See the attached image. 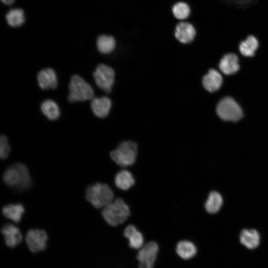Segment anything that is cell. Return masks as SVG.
Returning <instances> with one entry per match:
<instances>
[{
    "label": "cell",
    "mask_w": 268,
    "mask_h": 268,
    "mask_svg": "<svg viewBox=\"0 0 268 268\" xmlns=\"http://www.w3.org/2000/svg\"><path fill=\"white\" fill-rule=\"evenodd\" d=\"M3 180L7 186L19 191L29 189L32 185L28 169L22 163H15L8 167L4 172Z\"/></svg>",
    "instance_id": "6da1fadb"
},
{
    "label": "cell",
    "mask_w": 268,
    "mask_h": 268,
    "mask_svg": "<svg viewBox=\"0 0 268 268\" xmlns=\"http://www.w3.org/2000/svg\"><path fill=\"white\" fill-rule=\"evenodd\" d=\"M102 214L106 222L116 226L127 219L130 209L122 199L117 198L103 207Z\"/></svg>",
    "instance_id": "7a4b0ae2"
},
{
    "label": "cell",
    "mask_w": 268,
    "mask_h": 268,
    "mask_svg": "<svg viewBox=\"0 0 268 268\" xmlns=\"http://www.w3.org/2000/svg\"><path fill=\"white\" fill-rule=\"evenodd\" d=\"M85 196L93 206L99 208L113 201L114 193L107 184L98 183L87 188Z\"/></svg>",
    "instance_id": "3957f363"
},
{
    "label": "cell",
    "mask_w": 268,
    "mask_h": 268,
    "mask_svg": "<svg viewBox=\"0 0 268 268\" xmlns=\"http://www.w3.org/2000/svg\"><path fill=\"white\" fill-rule=\"evenodd\" d=\"M137 152V146L135 142L125 141L120 143L115 150L111 152L110 156L118 165L126 167L134 164Z\"/></svg>",
    "instance_id": "277c9868"
},
{
    "label": "cell",
    "mask_w": 268,
    "mask_h": 268,
    "mask_svg": "<svg viewBox=\"0 0 268 268\" xmlns=\"http://www.w3.org/2000/svg\"><path fill=\"white\" fill-rule=\"evenodd\" d=\"M68 100L70 102L84 101L94 98L92 87L82 78L77 75L71 76L68 85Z\"/></svg>",
    "instance_id": "5b68a950"
},
{
    "label": "cell",
    "mask_w": 268,
    "mask_h": 268,
    "mask_svg": "<svg viewBox=\"0 0 268 268\" xmlns=\"http://www.w3.org/2000/svg\"><path fill=\"white\" fill-rule=\"evenodd\" d=\"M216 113L220 119L225 121L236 122L243 115L241 107L230 97L220 100L216 107Z\"/></svg>",
    "instance_id": "8992f818"
},
{
    "label": "cell",
    "mask_w": 268,
    "mask_h": 268,
    "mask_svg": "<svg viewBox=\"0 0 268 268\" xmlns=\"http://www.w3.org/2000/svg\"><path fill=\"white\" fill-rule=\"evenodd\" d=\"M93 75L97 86L106 93H109L114 84L115 72L110 67L100 64L96 68Z\"/></svg>",
    "instance_id": "52a82bcc"
},
{
    "label": "cell",
    "mask_w": 268,
    "mask_h": 268,
    "mask_svg": "<svg viewBox=\"0 0 268 268\" xmlns=\"http://www.w3.org/2000/svg\"><path fill=\"white\" fill-rule=\"evenodd\" d=\"M159 248L155 242H149L143 246L137 253L136 258L139 268H152L156 259Z\"/></svg>",
    "instance_id": "ba28073f"
},
{
    "label": "cell",
    "mask_w": 268,
    "mask_h": 268,
    "mask_svg": "<svg viewBox=\"0 0 268 268\" xmlns=\"http://www.w3.org/2000/svg\"><path fill=\"white\" fill-rule=\"evenodd\" d=\"M48 236L46 232L41 229H31L26 236V242L29 249L33 253L44 250L47 246Z\"/></svg>",
    "instance_id": "9c48e42d"
},
{
    "label": "cell",
    "mask_w": 268,
    "mask_h": 268,
    "mask_svg": "<svg viewBox=\"0 0 268 268\" xmlns=\"http://www.w3.org/2000/svg\"><path fill=\"white\" fill-rule=\"evenodd\" d=\"M196 31L194 26L187 22H181L176 26L175 36L181 43L187 44L194 40Z\"/></svg>",
    "instance_id": "30bf717a"
},
{
    "label": "cell",
    "mask_w": 268,
    "mask_h": 268,
    "mask_svg": "<svg viewBox=\"0 0 268 268\" xmlns=\"http://www.w3.org/2000/svg\"><path fill=\"white\" fill-rule=\"evenodd\" d=\"M6 245L10 248L17 246L21 242L22 236L19 229L12 224H6L1 228Z\"/></svg>",
    "instance_id": "8fae6325"
},
{
    "label": "cell",
    "mask_w": 268,
    "mask_h": 268,
    "mask_svg": "<svg viewBox=\"0 0 268 268\" xmlns=\"http://www.w3.org/2000/svg\"><path fill=\"white\" fill-rule=\"evenodd\" d=\"M37 80L40 87L43 89H55L58 81L55 71L51 68L41 70L37 74Z\"/></svg>",
    "instance_id": "7c38bea8"
},
{
    "label": "cell",
    "mask_w": 268,
    "mask_h": 268,
    "mask_svg": "<svg viewBox=\"0 0 268 268\" xmlns=\"http://www.w3.org/2000/svg\"><path fill=\"white\" fill-rule=\"evenodd\" d=\"M219 67L223 73L227 75L237 72L240 68L237 56L231 53L224 55L220 60Z\"/></svg>",
    "instance_id": "4fadbf2b"
},
{
    "label": "cell",
    "mask_w": 268,
    "mask_h": 268,
    "mask_svg": "<svg viewBox=\"0 0 268 268\" xmlns=\"http://www.w3.org/2000/svg\"><path fill=\"white\" fill-rule=\"evenodd\" d=\"M204 88L209 92L217 91L221 86L223 79L220 73L215 69H210L202 78Z\"/></svg>",
    "instance_id": "5bb4252c"
},
{
    "label": "cell",
    "mask_w": 268,
    "mask_h": 268,
    "mask_svg": "<svg viewBox=\"0 0 268 268\" xmlns=\"http://www.w3.org/2000/svg\"><path fill=\"white\" fill-rule=\"evenodd\" d=\"M91 108L94 114L101 118L108 115L112 105L111 101L107 97L93 98L91 99Z\"/></svg>",
    "instance_id": "9a60e30c"
},
{
    "label": "cell",
    "mask_w": 268,
    "mask_h": 268,
    "mask_svg": "<svg viewBox=\"0 0 268 268\" xmlns=\"http://www.w3.org/2000/svg\"><path fill=\"white\" fill-rule=\"evenodd\" d=\"M260 235L255 229H243L239 235L240 243L249 249L258 247L260 243Z\"/></svg>",
    "instance_id": "2e32d148"
},
{
    "label": "cell",
    "mask_w": 268,
    "mask_h": 268,
    "mask_svg": "<svg viewBox=\"0 0 268 268\" xmlns=\"http://www.w3.org/2000/svg\"><path fill=\"white\" fill-rule=\"evenodd\" d=\"M223 203V199L221 194L216 191H211L204 203L205 210L210 214L217 213L221 208Z\"/></svg>",
    "instance_id": "e0dca14e"
},
{
    "label": "cell",
    "mask_w": 268,
    "mask_h": 268,
    "mask_svg": "<svg viewBox=\"0 0 268 268\" xmlns=\"http://www.w3.org/2000/svg\"><path fill=\"white\" fill-rule=\"evenodd\" d=\"M124 234L129 240V244L131 248L138 249L143 246L144 242L143 235L134 225H128L125 228Z\"/></svg>",
    "instance_id": "ac0fdd59"
},
{
    "label": "cell",
    "mask_w": 268,
    "mask_h": 268,
    "mask_svg": "<svg viewBox=\"0 0 268 268\" xmlns=\"http://www.w3.org/2000/svg\"><path fill=\"white\" fill-rule=\"evenodd\" d=\"M259 46L258 39L253 35H249L245 40L240 42L239 50L240 53L244 56L251 57L255 55Z\"/></svg>",
    "instance_id": "d6986e66"
},
{
    "label": "cell",
    "mask_w": 268,
    "mask_h": 268,
    "mask_svg": "<svg viewBox=\"0 0 268 268\" xmlns=\"http://www.w3.org/2000/svg\"><path fill=\"white\" fill-rule=\"evenodd\" d=\"M176 252L181 258L189 260L196 255L197 249L193 242L188 240H182L177 244Z\"/></svg>",
    "instance_id": "ffe728a7"
},
{
    "label": "cell",
    "mask_w": 268,
    "mask_h": 268,
    "mask_svg": "<svg viewBox=\"0 0 268 268\" xmlns=\"http://www.w3.org/2000/svg\"><path fill=\"white\" fill-rule=\"evenodd\" d=\"M134 183L135 181L132 174L127 170L120 171L116 174L115 178V185L122 190L129 189Z\"/></svg>",
    "instance_id": "44dd1931"
},
{
    "label": "cell",
    "mask_w": 268,
    "mask_h": 268,
    "mask_svg": "<svg viewBox=\"0 0 268 268\" xmlns=\"http://www.w3.org/2000/svg\"><path fill=\"white\" fill-rule=\"evenodd\" d=\"M24 212V208L20 203L8 204L4 206L2 208L3 215L6 218L16 223L20 221Z\"/></svg>",
    "instance_id": "7402d4cb"
},
{
    "label": "cell",
    "mask_w": 268,
    "mask_h": 268,
    "mask_svg": "<svg viewBox=\"0 0 268 268\" xmlns=\"http://www.w3.org/2000/svg\"><path fill=\"white\" fill-rule=\"evenodd\" d=\"M43 114L50 120H56L60 115V109L57 103L50 99L43 101L41 105Z\"/></svg>",
    "instance_id": "603a6c76"
},
{
    "label": "cell",
    "mask_w": 268,
    "mask_h": 268,
    "mask_svg": "<svg viewBox=\"0 0 268 268\" xmlns=\"http://www.w3.org/2000/svg\"><path fill=\"white\" fill-rule=\"evenodd\" d=\"M115 46V40L112 36L100 35L97 40V49L102 54H107L111 53Z\"/></svg>",
    "instance_id": "cb8c5ba5"
},
{
    "label": "cell",
    "mask_w": 268,
    "mask_h": 268,
    "mask_svg": "<svg viewBox=\"0 0 268 268\" xmlns=\"http://www.w3.org/2000/svg\"><path fill=\"white\" fill-rule=\"evenodd\" d=\"M6 19L8 25L12 27H18L25 21L24 11L19 8L10 10L6 15Z\"/></svg>",
    "instance_id": "d4e9b609"
},
{
    "label": "cell",
    "mask_w": 268,
    "mask_h": 268,
    "mask_svg": "<svg viewBox=\"0 0 268 268\" xmlns=\"http://www.w3.org/2000/svg\"><path fill=\"white\" fill-rule=\"evenodd\" d=\"M172 11L174 16L179 20L186 19L191 13L190 6L184 2H178L174 4Z\"/></svg>",
    "instance_id": "484cf974"
},
{
    "label": "cell",
    "mask_w": 268,
    "mask_h": 268,
    "mask_svg": "<svg viewBox=\"0 0 268 268\" xmlns=\"http://www.w3.org/2000/svg\"><path fill=\"white\" fill-rule=\"evenodd\" d=\"M10 147L6 137L2 135L0 137V157L2 159H5L9 155Z\"/></svg>",
    "instance_id": "4316f807"
},
{
    "label": "cell",
    "mask_w": 268,
    "mask_h": 268,
    "mask_svg": "<svg viewBox=\"0 0 268 268\" xmlns=\"http://www.w3.org/2000/svg\"><path fill=\"white\" fill-rule=\"evenodd\" d=\"M229 5L246 7L254 4L257 0H222Z\"/></svg>",
    "instance_id": "83f0119b"
},
{
    "label": "cell",
    "mask_w": 268,
    "mask_h": 268,
    "mask_svg": "<svg viewBox=\"0 0 268 268\" xmlns=\"http://www.w3.org/2000/svg\"><path fill=\"white\" fill-rule=\"evenodd\" d=\"M1 1L5 4L10 5L14 2V0H1Z\"/></svg>",
    "instance_id": "f1b7e54d"
}]
</instances>
